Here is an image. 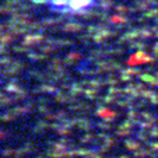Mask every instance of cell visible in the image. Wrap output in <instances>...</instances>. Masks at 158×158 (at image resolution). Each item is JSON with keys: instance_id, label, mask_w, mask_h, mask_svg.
<instances>
[{"instance_id": "6da1fadb", "label": "cell", "mask_w": 158, "mask_h": 158, "mask_svg": "<svg viewBox=\"0 0 158 158\" xmlns=\"http://www.w3.org/2000/svg\"><path fill=\"white\" fill-rule=\"evenodd\" d=\"M49 11L62 15H84L98 6V0H30Z\"/></svg>"}]
</instances>
